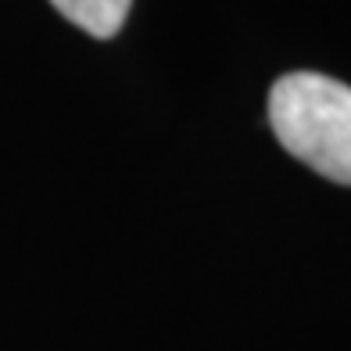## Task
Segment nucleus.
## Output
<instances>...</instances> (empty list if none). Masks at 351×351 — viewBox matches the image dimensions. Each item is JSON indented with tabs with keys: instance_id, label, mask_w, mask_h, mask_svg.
<instances>
[{
	"instance_id": "nucleus-2",
	"label": "nucleus",
	"mask_w": 351,
	"mask_h": 351,
	"mask_svg": "<svg viewBox=\"0 0 351 351\" xmlns=\"http://www.w3.org/2000/svg\"><path fill=\"white\" fill-rule=\"evenodd\" d=\"M51 4L93 40H111L122 33L133 0H51Z\"/></svg>"
},
{
	"instance_id": "nucleus-1",
	"label": "nucleus",
	"mask_w": 351,
	"mask_h": 351,
	"mask_svg": "<svg viewBox=\"0 0 351 351\" xmlns=\"http://www.w3.org/2000/svg\"><path fill=\"white\" fill-rule=\"evenodd\" d=\"M269 125L287 154L351 186V86L319 72H287L269 90Z\"/></svg>"
}]
</instances>
